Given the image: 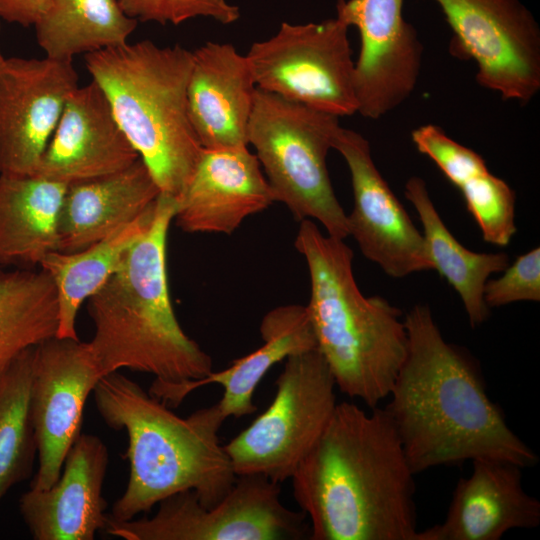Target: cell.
<instances>
[{"mask_svg": "<svg viewBox=\"0 0 540 540\" xmlns=\"http://www.w3.org/2000/svg\"><path fill=\"white\" fill-rule=\"evenodd\" d=\"M124 12L137 21L178 25L196 17L231 24L240 17L237 6L226 0H119Z\"/></svg>", "mask_w": 540, "mask_h": 540, "instance_id": "cell-30", "label": "cell"}, {"mask_svg": "<svg viewBox=\"0 0 540 540\" xmlns=\"http://www.w3.org/2000/svg\"><path fill=\"white\" fill-rule=\"evenodd\" d=\"M102 377L88 342L55 336L35 346L30 414L38 469L30 488H49L59 478L81 435L86 401Z\"/></svg>", "mask_w": 540, "mask_h": 540, "instance_id": "cell-12", "label": "cell"}, {"mask_svg": "<svg viewBox=\"0 0 540 540\" xmlns=\"http://www.w3.org/2000/svg\"><path fill=\"white\" fill-rule=\"evenodd\" d=\"M259 330L261 347L234 360L226 369L212 371L187 384L181 393L182 400L201 386L219 384L224 392L215 404L223 419L250 415L256 411L253 395L265 374L289 356L317 348L310 315L303 305L289 304L270 310L262 318Z\"/></svg>", "mask_w": 540, "mask_h": 540, "instance_id": "cell-22", "label": "cell"}, {"mask_svg": "<svg viewBox=\"0 0 540 540\" xmlns=\"http://www.w3.org/2000/svg\"><path fill=\"white\" fill-rule=\"evenodd\" d=\"M93 393L105 423L128 436V483L110 519L131 520L186 490L210 508L230 491L237 476L219 441L225 420L216 404L179 417L118 371L103 376Z\"/></svg>", "mask_w": 540, "mask_h": 540, "instance_id": "cell-4", "label": "cell"}, {"mask_svg": "<svg viewBox=\"0 0 540 540\" xmlns=\"http://www.w3.org/2000/svg\"><path fill=\"white\" fill-rule=\"evenodd\" d=\"M192 51L150 40L85 55L86 68L160 192L177 199L201 156L187 105Z\"/></svg>", "mask_w": 540, "mask_h": 540, "instance_id": "cell-6", "label": "cell"}, {"mask_svg": "<svg viewBox=\"0 0 540 540\" xmlns=\"http://www.w3.org/2000/svg\"><path fill=\"white\" fill-rule=\"evenodd\" d=\"M348 29L337 15L318 23L283 22L246 54L257 88L337 117L357 113Z\"/></svg>", "mask_w": 540, "mask_h": 540, "instance_id": "cell-10", "label": "cell"}, {"mask_svg": "<svg viewBox=\"0 0 540 540\" xmlns=\"http://www.w3.org/2000/svg\"><path fill=\"white\" fill-rule=\"evenodd\" d=\"M333 149L350 172L354 206L348 231L362 254L393 278L433 270L423 235L377 169L369 141L340 126Z\"/></svg>", "mask_w": 540, "mask_h": 540, "instance_id": "cell-14", "label": "cell"}, {"mask_svg": "<svg viewBox=\"0 0 540 540\" xmlns=\"http://www.w3.org/2000/svg\"><path fill=\"white\" fill-rule=\"evenodd\" d=\"M404 194L420 218L433 270L459 294L470 325H480L488 318L490 309L483 299L484 286L492 274L507 268L508 255L477 253L464 247L445 226L422 178H409Z\"/></svg>", "mask_w": 540, "mask_h": 540, "instance_id": "cell-24", "label": "cell"}, {"mask_svg": "<svg viewBox=\"0 0 540 540\" xmlns=\"http://www.w3.org/2000/svg\"><path fill=\"white\" fill-rule=\"evenodd\" d=\"M105 531L125 540L310 539L306 514L286 507L280 483L264 475H238L226 496L207 508L193 490L166 497L151 517L114 521Z\"/></svg>", "mask_w": 540, "mask_h": 540, "instance_id": "cell-9", "label": "cell"}, {"mask_svg": "<svg viewBox=\"0 0 540 540\" xmlns=\"http://www.w3.org/2000/svg\"><path fill=\"white\" fill-rule=\"evenodd\" d=\"M58 303L49 274L39 270L0 269V374L28 348L53 338Z\"/></svg>", "mask_w": 540, "mask_h": 540, "instance_id": "cell-27", "label": "cell"}, {"mask_svg": "<svg viewBox=\"0 0 540 540\" xmlns=\"http://www.w3.org/2000/svg\"><path fill=\"white\" fill-rule=\"evenodd\" d=\"M404 0H338L337 16L355 27L360 50L354 81L357 112L377 120L406 101L416 88L423 45L403 15Z\"/></svg>", "mask_w": 540, "mask_h": 540, "instance_id": "cell-13", "label": "cell"}, {"mask_svg": "<svg viewBox=\"0 0 540 540\" xmlns=\"http://www.w3.org/2000/svg\"><path fill=\"white\" fill-rule=\"evenodd\" d=\"M34 348L23 351L0 374V502L28 477L37 454L30 414Z\"/></svg>", "mask_w": 540, "mask_h": 540, "instance_id": "cell-28", "label": "cell"}, {"mask_svg": "<svg viewBox=\"0 0 540 540\" xmlns=\"http://www.w3.org/2000/svg\"><path fill=\"white\" fill-rule=\"evenodd\" d=\"M138 159L105 94L91 80L67 99L34 174L69 185L119 172Z\"/></svg>", "mask_w": 540, "mask_h": 540, "instance_id": "cell-16", "label": "cell"}, {"mask_svg": "<svg viewBox=\"0 0 540 540\" xmlns=\"http://www.w3.org/2000/svg\"><path fill=\"white\" fill-rule=\"evenodd\" d=\"M503 275L488 279L483 299L488 308L519 301H540V248L536 247L516 258Z\"/></svg>", "mask_w": 540, "mask_h": 540, "instance_id": "cell-31", "label": "cell"}, {"mask_svg": "<svg viewBox=\"0 0 540 540\" xmlns=\"http://www.w3.org/2000/svg\"><path fill=\"white\" fill-rule=\"evenodd\" d=\"M51 0H0V18L24 27L34 26Z\"/></svg>", "mask_w": 540, "mask_h": 540, "instance_id": "cell-32", "label": "cell"}, {"mask_svg": "<svg viewBox=\"0 0 540 540\" xmlns=\"http://www.w3.org/2000/svg\"><path fill=\"white\" fill-rule=\"evenodd\" d=\"M294 246L310 278L306 305L317 349L336 387L370 409L387 398L405 360L408 336L400 309L366 297L353 274V251L324 235L313 220L300 221Z\"/></svg>", "mask_w": 540, "mask_h": 540, "instance_id": "cell-5", "label": "cell"}, {"mask_svg": "<svg viewBox=\"0 0 540 540\" xmlns=\"http://www.w3.org/2000/svg\"><path fill=\"white\" fill-rule=\"evenodd\" d=\"M336 384L317 348L286 359L269 407L224 446L238 475L290 479L337 404Z\"/></svg>", "mask_w": 540, "mask_h": 540, "instance_id": "cell-8", "label": "cell"}, {"mask_svg": "<svg viewBox=\"0 0 540 540\" xmlns=\"http://www.w3.org/2000/svg\"><path fill=\"white\" fill-rule=\"evenodd\" d=\"M140 159L103 177L69 184L58 219L57 251L78 252L129 224L160 194Z\"/></svg>", "mask_w": 540, "mask_h": 540, "instance_id": "cell-21", "label": "cell"}, {"mask_svg": "<svg viewBox=\"0 0 540 540\" xmlns=\"http://www.w3.org/2000/svg\"><path fill=\"white\" fill-rule=\"evenodd\" d=\"M176 200L174 221L181 230L227 235L275 202L261 165L248 147L203 148Z\"/></svg>", "mask_w": 540, "mask_h": 540, "instance_id": "cell-18", "label": "cell"}, {"mask_svg": "<svg viewBox=\"0 0 540 540\" xmlns=\"http://www.w3.org/2000/svg\"><path fill=\"white\" fill-rule=\"evenodd\" d=\"M136 25L119 0H51L34 27L46 57L72 62L77 55L127 43Z\"/></svg>", "mask_w": 540, "mask_h": 540, "instance_id": "cell-26", "label": "cell"}, {"mask_svg": "<svg viewBox=\"0 0 540 540\" xmlns=\"http://www.w3.org/2000/svg\"><path fill=\"white\" fill-rule=\"evenodd\" d=\"M4 58H5V57L2 55V53H1V51H0V62H2Z\"/></svg>", "mask_w": 540, "mask_h": 540, "instance_id": "cell-33", "label": "cell"}, {"mask_svg": "<svg viewBox=\"0 0 540 540\" xmlns=\"http://www.w3.org/2000/svg\"><path fill=\"white\" fill-rule=\"evenodd\" d=\"M456 187L478 224L483 240L501 247L508 245L517 231L515 193L510 186L485 168Z\"/></svg>", "mask_w": 540, "mask_h": 540, "instance_id": "cell-29", "label": "cell"}, {"mask_svg": "<svg viewBox=\"0 0 540 540\" xmlns=\"http://www.w3.org/2000/svg\"><path fill=\"white\" fill-rule=\"evenodd\" d=\"M156 200L136 219L106 238L78 252L53 251L43 259L39 268L49 274L57 294L56 337L79 339L76 321L82 303L106 282L128 249L149 228Z\"/></svg>", "mask_w": 540, "mask_h": 540, "instance_id": "cell-25", "label": "cell"}, {"mask_svg": "<svg viewBox=\"0 0 540 540\" xmlns=\"http://www.w3.org/2000/svg\"><path fill=\"white\" fill-rule=\"evenodd\" d=\"M177 200L160 193L152 222L117 269L88 298L95 332L88 342L102 374L150 373L149 393L178 406L183 388L213 371V361L180 326L168 288L167 236Z\"/></svg>", "mask_w": 540, "mask_h": 540, "instance_id": "cell-3", "label": "cell"}, {"mask_svg": "<svg viewBox=\"0 0 540 540\" xmlns=\"http://www.w3.org/2000/svg\"><path fill=\"white\" fill-rule=\"evenodd\" d=\"M340 127L339 117L256 89L248 125V144L275 201L297 221L316 220L329 236H349L347 214L329 177L327 155Z\"/></svg>", "mask_w": 540, "mask_h": 540, "instance_id": "cell-7", "label": "cell"}, {"mask_svg": "<svg viewBox=\"0 0 540 540\" xmlns=\"http://www.w3.org/2000/svg\"><path fill=\"white\" fill-rule=\"evenodd\" d=\"M458 481L442 523L419 530L418 540H499L512 529L536 528L540 502L526 493L522 468L496 459L472 461Z\"/></svg>", "mask_w": 540, "mask_h": 540, "instance_id": "cell-19", "label": "cell"}, {"mask_svg": "<svg viewBox=\"0 0 540 540\" xmlns=\"http://www.w3.org/2000/svg\"><path fill=\"white\" fill-rule=\"evenodd\" d=\"M108 448L96 435L83 434L68 451L56 482L30 488L19 500L20 514L35 540H93L105 530L107 503L102 489Z\"/></svg>", "mask_w": 540, "mask_h": 540, "instance_id": "cell-17", "label": "cell"}, {"mask_svg": "<svg viewBox=\"0 0 540 540\" xmlns=\"http://www.w3.org/2000/svg\"><path fill=\"white\" fill-rule=\"evenodd\" d=\"M67 187L38 174H0V266L40 267L57 251Z\"/></svg>", "mask_w": 540, "mask_h": 540, "instance_id": "cell-23", "label": "cell"}, {"mask_svg": "<svg viewBox=\"0 0 540 540\" xmlns=\"http://www.w3.org/2000/svg\"><path fill=\"white\" fill-rule=\"evenodd\" d=\"M404 323L407 353L384 409L413 473L476 459L536 465L537 454L488 397L472 359L444 339L430 308L414 305Z\"/></svg>", "mask_w": 540, "mask_h": 540, "instance_id": "cell-1", "label": "cell"}, {"mask_svg": "<svg viewBox=\"0 0 540 540\" xmlns=\"http://www.w3.org/2000/svg\"><path fill=\"white\" fill-rule=\"evenodd\" d=\"M72 62L44 56L0 62V174H34L65 103L78 87Z\"/></svg>", "mask_w": 540, "mask_h": 540, "instance_id": "cell-15", "label": "cell"}, {"mask_svg": "<svg viewBox=\"0 0 540 540\" xmlns=\"http://www.w3.org/2000/svg\"><path fill=\"white\" fill-rule=\"evenodd\" d=\"M414 475L385 409L341 402L290 479L311 540H418Z\"/></svg>", "mask_w": 540, "mask_h": 540, "instance_id": "cell-2", "label": "cell"}, {"mask_svg": "<svg viewBox=\"0 0 540 540\" xmlns=\"http://www.w3.org/2000/svg\"><path fill=\"white\" fill-rule=\"evenodd\" d=\"M187 105L203 148L248 147L257 89L246 55L230 43L207 42L192 51Z\"/></svg>", "mask_w": 540, "mask_h": 540, "instance_id": "cell-20", "label": "cell"}, {"mask_svg": "<svg viewBox=\"0 0 540 540\" xmlns=\"http://www.w3.org/2000/svg\"><path fill=\"white\" fill-rule=\"evenodd\" d=\"M453 37L450 51L473 60L477 83L526 104L540 91V28L520 0H432Z\"/></svg>", "mask_w": 540, "mask_h": 540, "instance_id": "cell-11", "label": "cell"}]
</instances>
